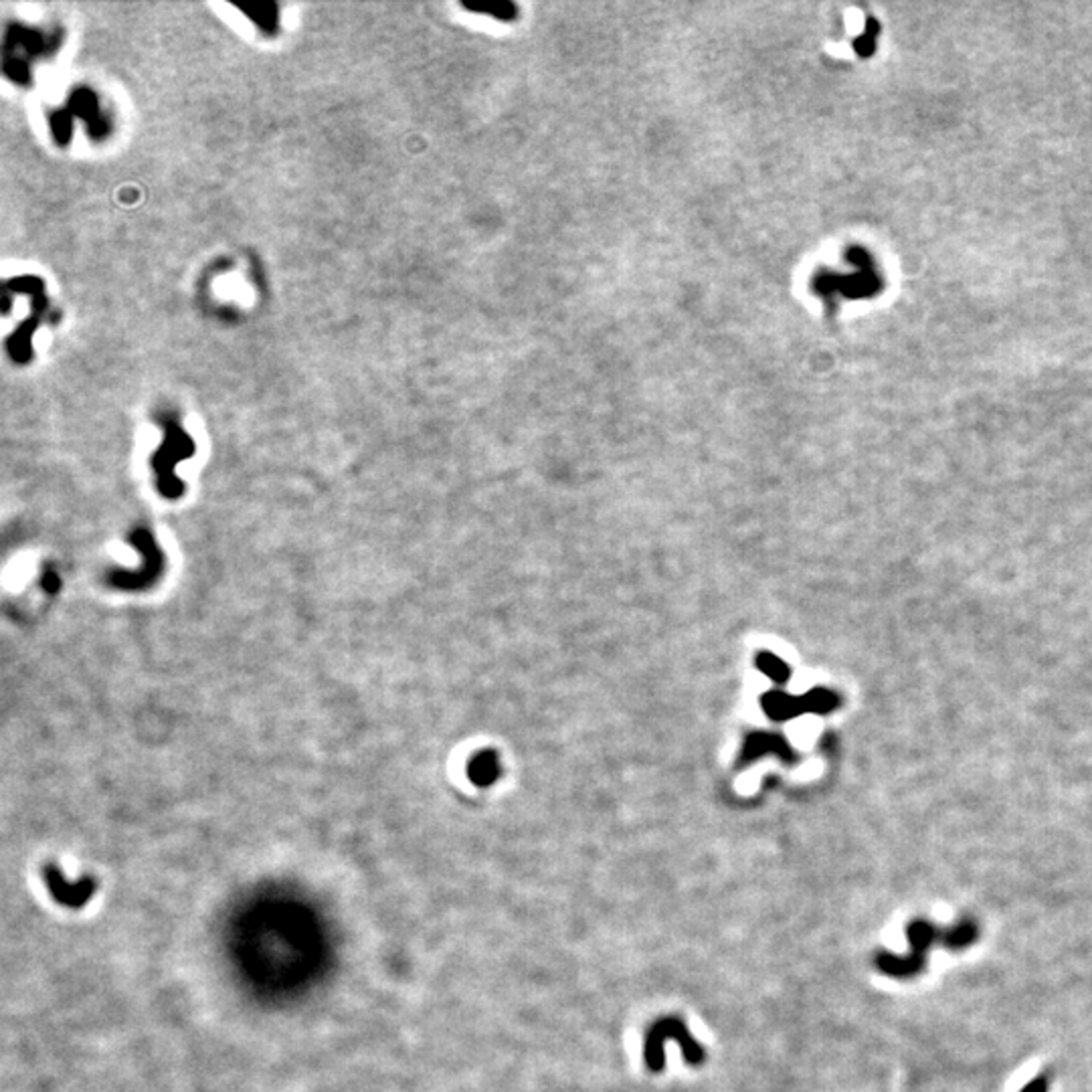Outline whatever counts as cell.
Masks as SVG:
<instances>
[{
    "label": "cell",
    "mask_w": 1092,
    "mask_h": 1092,
    "mask_svg": "<svg viewBox=\"0 0 1092 1092\" xmlns=\"http://www.w3.org/2000/svg\"><path fill=\"white\" fill-rule=\"evenodd\" d=\"M670 1040H674L682 1046L684 1058L688 1064H700L704 1060V1048L692 1038V1034L688 1032L684 1021L674 1016L662 1018L649 1028L646 1034V1042H643V1056H646V1064L652 1073H662L664 1066H666V1052H664V1048H666Z\"/></svg>",
    "instance_id": "cell-1"
},
{
    "label": "cell",
    "mask_w": 1092,
    "mask_h": 1092,
    "mask_svg": "<svg viewBox=\"0 0 1092 1092\" xmlns=\"http://www.w3.org/2000/svg\"><path fill=\"white\" fill-rule=\"evenodd\" d=\"M43 878L49 886V892L53 894V899L59 902L63 906L69 908H83L91 900V896L95 894L97 882L94 878H83L80 882H75V884H69V882L63 878V874L59 872V868L55 866H45L43 868Z\"/></svg>",
    "instance_id": "cell-2"
},
{
    "label": "cell",
    "mask_w": 1092,
    "mask_h": 1092,
    "mask_svg": "<svg viewBox=\"0 0 1092 1092\" xmlns=\"http://www.w3.org/2000/svg\"><path fill=\"white\" fill-rule=\"evenodd\" d=\"M765 755H779V757L783 759H791V748L785 740H783L781 737H777V734H769V732L751 734L743 747V759L755 761V759L765 757Z\"/></svg>",
    "instance_id": "cell-3"
},
{
    "label": "cell",
    "mask_w": 1092,
    "mask_h": 1092,
    "mask_svg": "<svg viewBox=\"0 0 1092 1092\" xmlns=\"http://www.w3.org/2000/svg\"><path fill=\"white\" fill-rule=\"evenodd\" d=\"M762 710L769 718L777 720V723H785V720H791L795 717H800L803 712L801 709V698H795L787 694V692L781 690H771L767 692L765 696L761 700Z\"/></svg>",
    "instance_id": "cell-4"
},
{
    "label": "cell",
    "mask_w": 1092,
    "mask_h": 1092,
    "mask_svg": "<svg viewBox=\"0 0 1092 1092\" xmlns=\"http://www.w3.org/2000/svg\"><path fill=\"white\" fill-rule=\"evenodd\" d=\"M467 775H470V779L478 787L492 785L500 775V765H498V759H496V755L494 753L475 755L470 762V767H467Z\"/></svg>",
    "instance_id": "cell-5"
},
{
    "label": "cell",
    "mask_w": 1092,
    "mask_h": 1092,
    "mask_svg": "<svg viewBox=\"0 0 1092 1092\" xmlns=\"http://www.w3.org/2000/svg\"><path fill=\"white\" fill-rule=\"evenodd\" d=\"M838 704H839L838 696L831 690H825V688H814V690H809L808 694L801 696L803 712H811V714H828L834 710Z\"/></svg>",
    "instance_id": "cell-6"
},
{
    "label": "cell",
    "mask_w": 1092,
    "mask_h": 1092,
    "mask_svg": "<svg viewBox=\"0 0 1092 1092\" xmlns=\"http://www.w3.org/2000/svg\"><path fill=\"white\" fill-rule=\"evenodd\" d=\"M757 668H759V670L762 671V674H765L767 678H771L773 682H779V684L787 682V680H789V674H791L787 664L783 662L781 657H777L775 654H769V652L761 654V656L757 657Z\"/></svg>",
    "instance_id": "cell-7"
}]
</instances>
